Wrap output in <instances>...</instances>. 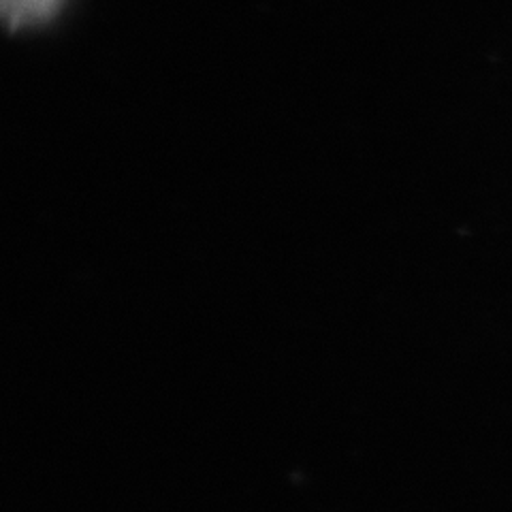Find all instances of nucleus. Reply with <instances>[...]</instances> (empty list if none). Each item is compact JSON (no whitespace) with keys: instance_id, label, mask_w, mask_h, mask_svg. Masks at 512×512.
Masks as SVG:
<instances>
[{"instance_id":"f257e3e1","label":"nucleus","mask_w":512,"mask_h":512,"mask_svg":"<svg viewBox=\"0 0 512 512\" xmlns=\"http://www.w3.org/2000/svg\"><path fill=\"white\" fill-rule=\"evenodd\" d=\"M60 5L62 0H3V15L11 28H26L50 20Z\"/></svg>"}]
</instances>
